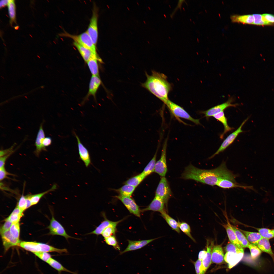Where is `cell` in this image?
Returning a JSON list of instances; mask_svg holds the SVG:
<instances>
[{
	"label": "cell",
	"instance_id": "obj_1",
	"mask_svg": "<svg viewBox=\"0 0 274 274\" xmlns=\"http://www.w3.org/2000/svg\"><path fill=\"white\" fill-rule=\"evenodd\" d=\"M236 176L227 168L225 162L218 167L211 169H200L190 164L186 167L181 178L185 179H192L200 182L213 186L222 179L236 182Z\"/></svg>",
	"mask_w": 274,
	"mask_h": 274
},
{
	"label": "cell",
	"instance_id": "obj_2",
	"mask_svg": "<svg viewBox=\"0 0 274 274\" xmlns=\"http://www.w3.org/2000/svg\"><path fill=\"white\" fill-rule=\"evenodd\" d=\"M145 74L147 80L142 86L164 103L169 99L168 94L172 88L166 76L155 71H152L150 75L146 72Z\"/></svg>",
	"mask_w": 274,
	"mask_h": 274
},
{
	"label": "cell",
	"instance_id": "obj_3",
	"mask_svg": "<svg viewBox=\"0 0 274 274\" xmlns=\"http://www.w3.org/2000/svg\"><path fill=\"white\" fill-rule=\"evenodd\" d=\"M19 246L33 253L39 252H56L60 254L67 253L65 248L60 249L44 243L32 242H21Z\"/></svg>",
	"mask_w": 274,
	"mask_h": 274
},
{
	"label": "cell",
	"instance_id": "obj_4",
	"mask_svg": "<svg viewBox=\"0 0 274 274\" xmlns=\"http://www.w3.org/2000/svg\"><path fill=\"white\" fill-rule=\"evenodd\" d=\"M61 36L70 38L81 46L91 50L95 54H97L96 46L87 31L79 35H72L64 31L61 33Z\"/></svg>",
	"mask_w": 274,
	"mask_h": 274
},
{
	"label": "cell",
	"instance_id": "obj_5",
	"mask_svg": "<svg viewBox=\"0 0 274 274\" xmlns=\"http://www.w3.org/2000/svg\"><path fill=\"white\" fill-rule=\"evenodd\" d=\"M164 104L175 117L187 119L197 125H201L199 119L193 118L182 107L169 99Z\"/></svg>",
	"mask_w": 274,
	"mask_h": 274
},
{
	"label": "cell",
	"instance_id": "obj_6",
	"mask_svg": "<svg viewBox=\"0 0 274 274\" xmlns=\"http://www.w3.org/2000/svg\"><path fill=\"white\" fill-rule=\"evenodd\" d=\"M172 195L168 181L165 177H162L156 190L155 196L160 198L167 205L168 199Z\"/></svg>",
	"mask_w": 274,
	"mask_h": 274
},
{
	"label": "cell",
	"instance_id": "obj_7",
	"mask_svg": "<svg viewBox=\"0 0 274 274\" xmlns=\"http://www.w3.org/2000/svg\"><path fill=\"white\" fill-rule=\"evenodd\" d=\"M98 18L97 8L95 4L92 10V14L86 31L96 46L97 43L98 36Z\"/></svg>",
	"mask_w": 274,
	"mask_h": 274
},
{
	"label": "cell",
	"instance_id": "obj_8",
	"mask_svg": "<svg viewBox=\"0 0 274 274\" xmlns=\"http://www.w3.org/2000/svg\"><path fill=\"white\" fill-rule=\"evenodd\" d=\"M249 118V117H248L246 118L242 123L237 129L230 134L226 138L218 150L209 158V159L212 158L216 155L224 151L232 143L239 134L243 132V131L242 130V127Z\"/></svg>",
	"mask_w": 274,
	"mask_h": 274
},
{
	"label": "cell",
	"instance_id": "obj_9",
	"mask_svg": "<svg viewBox=\"0 0 274 274\" xmlns=\"http://www.w3.org/2000/svg\"><path fill=\"white\" fill-rule=\"evenodd\" d=\"M49 230V234L52 235H58L64 237L68 241L69 238L79 239L69 235L66 233L62 226L54 218L52 215L50 224L48 227Z\"/></svg>",
	"mask_w": 274,
	"mask_h": 274
},
{
	"label": "cell",
	"instance_id": "obj_10",
	"mask_svg": "<svg viewBox=\"0 0 274 274\" xmlns=\"http://www.w3.org/2000/svg\"><path fill=\"white\" fill-rule=\"evenodd\" d=\"M167 139L163 144L160 159L156 162L154 172L161 177H165L167 171L166 162V150L167 145Z\"/></svg>",
	"mask_w": 274,
	"mask_h": 274
},
{
	"label": "cell",
	"instance_id": "obj_11",
	"mask_svg": "<svg viewBox=\"0 0 274 274\" xmlns=\"http://www.w3.org/2000/svg\"><path fill=\"white\" fill-rule=\"evenodd\" d=\"M234 99L233 97L229 98L228 100L222 104L218 105L205 111H201L200 113L204 114L205 116L208 118L213 116L214 115L224 111V110L229 107H236L238 104H233Z\"/></svg>",
	"mask_w": 274,
	"mask_h": 274
},
{
	"label": "cell",
	"instance_id": "obj_12",
	"mask_svg": "<svg viewBox=\"0 0 274 274\" xmlns=\"http://www.w3.org/2000/svg\"><path fill=\"white\" fill-rule=\"evenodd\" d=\"M120 200L129 211L135 216L140 217L141 210L134 200L130 197L123 196L120 195L115 197Z\"/></svg>",
	"mask_w": 274,
	"mask_h": 274
},
{
	"label": "cell",
	"instance_id": "obj_13",
	"mask_svg": "<svg viewBox=\"0 0 274 274\" xmlns=\"http://www.w3.org/2000/svg\"><path fill=\"white\" fill-rule=\"evenodd\" d=\"M0 234L6 251L12 246H19L21 241L19 239L14 238L11 234L9 230L1 232Z\"/></svg>",
	"mask_w": 274,
	"mask_h": 274
},
{
	"label": "cell",
	"instance_id": "obj_14",
	"mask_svg": "<svg viewBox=\"0 0 274 274\" xmlns=\"http://www.w3.org/2000/svg\"><path fill=\"white\" fill-rule=\"evenodd\" d=\"M165 204L160 198L155 196L150 203L146 208L141 210L144 212L148 211L158 212L161 213L166 211L165 209Z\"/></svg>",
	"mask_w": 274,
	"mask_h": 274
},
{
	"label": "cell",
	"instance_id": "obj_15",
	"mask_svg": "<svg viewBox=\"0 0 274 274\" xmlns=\"http://www.w3.org/2000/svg\"><path fill=\"white\" fill-rule=\"evenodd\" d=\"M159 238L140 241H131L128 240V245L127 247L120 254H122L127 252L141 249Z\"/></svg>",
	"mask_w": 274,
	"mask_h": 274
},
{
	"label": "cell",
	"instance_id": "obj_16",
	"mask_svg": "<svg viewBox=\"0 0 274 274\" xmlns=\"http://www.w3.org/2000/svg\"><path fill=\"white\" fill-rule=\"evenodd\" d=\"M77 142L78 149L80 157L86 167H88L91 163L90 156L89 152L81 142L78 136L74 132Z\"/></svg>",
	"mask_w": 274,
	"mask_h": 274
},
{
	"label": "cell",
	"instance_id": "obj_17",
	"mask_svg": "<svg viewBox=\"0 0 274 274\" xmlns=\"http://www.w3.org/2000/svg\"><path fill=\"white\" fill-rule=\"evenodd\" d=\"M244 253L236 254L230 252H226L224 256V260L228 264L231 269L236 265L242 259Z\"/></svg>",
	"mask_w": 274,
	"mask_h": 274
},
{
	"label": "cell",
	"instance_id": "obj_18",
	"mask_svg": "<svg viewBox=\"0 0 274 274\" xmlns=\"http://www.w3.org/2000/svg\"><path fill=\"white\" fill-rule=\"evenodd\" d=\"M224 256L223 249L221 245H216L213 247L211 253L212 263L217 264L222 263L224 260Z\"/></svg>",
	"mask_w": 274,
	"mask_h": 274
},
{
	"label": "cell",
	"instance_id": "obj_19",
	"mask_svg": "<svg viewBox=\"0 0 274 274\" xmlns=\"http://www.w3.org/2000/svg\"><path fill=\"white\" fill-rule=\"evenodd\" d=\"M73 44L77 48L83 60L86 63L92 58H100L97 54H95L91 50L77 43L74 41Z\"/></svg>",
	"mask_w": 274,
	"mask_h": 274
},
{
	"label": "cell",
	"instance_id": "obj_20",
	"mask_svg": "<svg viewBox=\"0 0 274 274\" xmlns=\"http://www.w3.org/2000/svg\"><path fill=\"white\" fill-rule=\"evenodd\" d=\"M101 83V81L99 76H92L89 83V90L86 98L90 96H92L95 98L96 93Z\"/></svg>",
	"mask_w": 274,
	"mask_h": 274
},
{
	"label": "cell",
	"instance_id": "obj_21",
	"mask_svg": "<svg viewBox=\"0 0 274 274\" xmlns=\"http://www.w3.org/2000/svg\"><path fill=\"white\" fill-rule=\"evenodd\" d=\"M216 185L224 189H229L233 188H241L245 189H253L251 186H246L238 184L237 182H233L229 180L222 179L218 182Z\"/></svg>",
	"mask_w": 274,
	"mask_h": 274
},
{
	"label": "cell",
	"instance_id": "obj_22",
	"mask_svg": "<svg viewBox=\"0 0 274 274\" xmlns=\"http://www.w3.org/2000/svg\"><path fill=\"white\" fill-rule=\"evenodd\" d=\"M42 125L43 124H41L40 126L35 142V145L36 148L35 152L37 156L39 155L41 151L46 150L43 145V141L45 138V134Z\"/></svg>",
	"mask_w": 274,
	"mask_h": 274
},
{
	"label": "cell",
	"instance_id": "obj_23",
	"mask_svg": "<svg viewBox=\"0 0 274 274\" xmlns=\"http://www.w3.org/2000/svg\"><path fill=\"white\" fill-rule=\"evenodd\" d=\"M232 22L243 24H253L254 18L253 14L240 15L233 14L230 16Z\"/></svg>",
	"mask_w": 274,
	"mask_h": 274
},
{
	"label": "cell",
	"instance_id": "obj_24",
	"mask_svg": "<svg viewBox=\"0 0 274 274\" xmlns=\"http://www.w3.org/2000/svg\"><path fill=\"white\" fill-rule=\"evenodd\" d=\"M213 116L221 123L224 126V132L220 136V138L221 139L223 138L225 134L226 133L234 129V128L230 127L228 125L227 119L225 115L224 111L215 114Z\"/></svg>",
	"mask_w": 274,
	"mask_h": 274
},
{
	"label": "cell",
	"instance_id": "obj_25",
	"mask_svg": "<svg viewBox=\"0 0 274 274\" xmlns=\"http://www.w3.org/2000/svg\"><path fill=\"white\" fill-rule=\"evenodd\" d=\"M209 244L208 241H207V252L201 261L202 266L205 273L210 265L212 262L211 253L212 245V244L209 245Z\"/></svg>",
	"mask_w": 274,
	"mask_h": 274
},
{
	"label": "cell",
	"instance_id": "obj_26",
	"mask_svg": "<svg viewBox=\"0 0 274 274\" xmlns=\"http://www.w3.org/2000/svg\"><path fill=\"white\" fill-rule=\"evenodd\" d=\"M227 223L223 225L225 228L228 238L230 242L234 244L239 247H242L240 245L237 240L234 231L228 220Z\"/></svg>",
	"mask_w": 274,
	"mask_h": 274
},
{
	"label": "cell",
	"instance_id": "obj_27",
	"mask_svg": "<svg viewBox=\"0 0 274 274\" xmlns=\"http://www.w3.org/2000/svg\"><path fill=\"white\" fill-rule=\"evenodd\" d=\"M257 246L261 251L269 254L274 261V254L272 250L269 239L262 237L259 241Z\"/></svg>",
	"mask_w": 274,
	"mask_h": 274
},
{
	"label": "cell",
	"instance_id": "obj_28",
	"mask_svg": "<svg viewBox=\"0 0 274 274\" xmlns=\"http://www.w3.org/2000/svg\"><path fill=\"white\" fill-rule=\"evenodd\" d=\"M240 230L244 234L250 244L257 246L259 241L263 237L259 232Z\"/></svg>",
	"mask_w": 274,
	"mask_h": 274
},
{
	"label": "cell",
	"instance_id": "obj_29",
	"mask_svg": "<svg viewBox=\"0 0 274 274\" xmlns=\"http://www.w3.org/2000/svg\"><path fill=\"white\" fill-rule=\"evenodd\" d=\"M98 61L102 62L100 58H91L86 63L92 75L99 76Z\"/></svg>",
	"mask_w": 274,
	"mask_h": 274
},
{
	"label": "cell",
	"instance_id": "obj_30",
	"mask_svg": "<svg viewBox=\"0 0 274 274\" xmlns=\"http://www.w3.org/2000/svg\"><path fill=\"white\" fill-rule=\"evenodd\" d=\"M102 215L104 218V220L93 231L87 234H94L98 235L101 234L103 230L107 227L114 223L113 221L108 219L103 213Z\"/></svg>",
	"mask_w": 274,
	"mask_h": 274
},
{
	"label": "cell",
	"instance_id": "obj_31",
	"mask_svg": "<svg viewBox=\"0 0 274 274\" xmlns=\"http://www.w3.org/2000/svg\"><path fill=\"white\" fill-rule=\"evenodd\" d=\"M161 214V216L172 229L178 233H180V230L178 227V221L169 215L166 211H164Z\"/></svg>",
	"mask_w": 274,
	"mask_h": 274
},
{
	"label": "cell",
	"instance_id": "obj_32",
	"mask_svg": "<svg viewBox=\"0 0 274 274\" xmlns=\"http://www.w3.org/2000/svg\"><path fill=\"white\" fill-rule=\"evenodd\" d=\"M232 226L240 246L243 248L248 247L250 243L244 234L236 227Z\"/></svg>",
	"mask_w": 274,
	"mask_h": 274
},
{
	"label": "cell",
	"instance_id": "obj_33",
	"mask_svg": "<svg viewBox=\"0 0 274 274\" xmlns=\"http://www.w3.org/2000/svg\"><path fill=\"white\" fill-rule=\"evenodd\" d=\"M158 149V148L152 159L141 173L145 177L151 173L154 172Z\"/></svg>",
	"mask_w": 274,
	"mask_h": 274
},
{
	"label": "cell",
	"instance_id": "obj_34",
	"mask_svg": "<svg viewBox=\"0 0 274 274\" xmlns=\"http://www.w3.org/2000/svg\"><path fill=\"white\" fill-rule=\"evenodd\" d=\"M56 185L54 184L50 189L46 191L36 194L28 195L31 203L32 205L37 204L41 198L44 195L50 192L54 191L56 189Z\"/></svg>",
	"mask_w": 274,
	"mask_h": 274
},
{
	"label": "cell",
	"instance_id": "obj_35",
	"mask_svg": "<svg viewBox=\"0 0 274 274\" xmlns=\"http://www.w3.org/2000/svg\"><path fill=\"white\" fill-rule=\"evenodd\" d=\"M135 187L131 185L125 184L122 187L116 190L121 195L130 197L134 191Z\"/></svg>",
	"mask_w": 274,
	"mask_h": 274
},
{
	"label": "cell",
	"instance_id": "obj_36",
	"mask_svg": "<svg viewBox=\"0 0 274 274\" xmlns=\"http://www.w3.org/2000/svg\"><path fill=\"white\" fill-rule=\"evenodd\" d=\"M123 219L115 221L113 224L105 228L102 231L101 234L104 238L108 237L114 234L116 231V227L118 224Z\"/></svg>",
	"mask_w": 274,
	"mask_h": 274
},
{
	"label": "cell",
	"instance_id": "obj_37",
	"mask_svg": "<svg viewBox=\"0 0 274 274\" xmlns=\"http://www.w3.org/2000/svg\"><path fill=\"white\" fill-rule=\"evenodd\" d=\"M47 263L51 267L59 272L65 271L73 274H77V273L72 272L64 267L59 262L54 259L50 258Z\"/></svg>",
	"mask_w": 274,
	"mask_h": 274
},
{
	"label": "cell",
	"instance_id": "obj_38",
	"mask_svg": "<svg viewBox=\"0 0 274 274\" xmlns=\"http://www.w3.org/2000/svg\"><path fill=\"white\" fill-rule=\"evenodd\" d=\"M22 212L16 206L7 218L12 224L19 222L22 216Z\"/></svg>",
	"mask_w": 274,
	"mask_h": 274
},
{
	"label": "cell",
	"instance_id": "obj_39",
	"mask_svg": "<svg viewBox=\"0 0 274 274\" xmlns=\"http://www.w3.org/2000/svg\"><path fill=\"white\" fill-rule=\"evenodd\" d=\"M145 178V177L141 173L125 181V183L136 187L140 184Z\"/></svg>",
	"mask_w": 274,
	"mask_h": 274
},
{
	"label": "cell",
	"instance_id": "obj_40",
	"mask_svg": "<svg viewBox=\"0 0 274 274\" xmlns=\"http://www.w3.org/2000/svg\"><path fill=\"white\" fill-rule=\"evenodd\" d=\"M179 227L181 230L187 236L193 241L195 242V239L192 236L191 233V230L189 225L187 223L184 221H180L178 220V221Z\"/></svg>",
	"mask_w": 274,
	"mask_h": 274
},
{
	"label": "cell",
	"instance_id": "obj_41",
	"mask_svg": "<svg viewBox=\"0 0 274 274\" xmlns=\"http://www.w3.org/2000/svg\"><path fill=\"white\" fill-rule=\"evenodd\" d=\"M226 252H230L236 254L244 253V249L242 247H239L234 244L230 242L225 247Z\"/></svg>",
	"mask_w": 274,
	"mask_h": 274
},
{
	"label": "cell",
	"instance_id": "obj_42",
	"mask_svg": "<svg viewBox=\"0 0 274 274\" xmlns=\"http://www.w3.org/2000/svg\"><path fill=\"white\" fill-rule=\"evenodd\" d=\"M7 6L10 23H12L14 21L15 18V7L14 1L10 0Z\"/></svg>",
	"mask_w": 274,
	"mask_h": 274
},
{
	"label": "cell",
	"instance_id": "obj_43",
	"mask_svg": "<svg viewBox=\"0 0 274 274\" xmlns=\"http://www.w3.org/2000/svg\"><path fill=\"white\" fill-rule=\"evenodd\" d=\"M258 232L264 238L269 239L274 237L272 230L266 228H256Z\"/></svg>",
	"mask_w": 274,
	"mask_h": 274
},
{
	"label": "cell",
	"instance_id": "obj_44",
	"mask_svg": "<svg viewBox=\"0 0 274 274\" xmlns=\"http://www.w3.org/2000/svg\"><path fill=\"white\" fill-rule=\"evenodd\" d=\"M9 231L11 234L14 238L19 239L20 231L19 222L12 224Z\"/></svg>",
	"mask_w": 274,
	"mask_h": 274
},
{
	"label": "cell",
	"instance_id": "obj_45",
	"mask_svg": "<svg viewBox=\"0 0 274 274\" xmlns=\"http://www.w3.org/2000/svg\"><path fill=\"white\" fill-rule=\"evenodd\" d=\"M248 248L249 249L251 256L253 259L257 258L261 253L262 251L256 245L250 244Z\"/></svg>",
	"mask_w": 274,
	"mask_h": 274
},
{
	"label": "cell",
	"instance_id": "obj_46",
	"mask_svg": "<svg viewBox=\"0 0 274 274\" xmlns=\"http://www.w3.org/2000/svg\"><path fill=\"white\" fill-rule=\"evenodd\" d=\"M253 15L254 18V25L262 26L271 25L265 20L262 14H253Z\"/></svg>",
	"mask_w": 274,
	"mask_h": 274
},
{
	"label": "cell",
	"instance_id": "obj_47",
	"mask_svg": "<svg viewBox=\"0 0 274 274\" xmlns=\"http://www.w3.org/2000/svg\"><path fill=\"white\" fill-rule=\"evenodd\" d=\"M104 238L105 241L107 244L112 246L116 250H120L119 246L114 235H112Z\"/></svg>",
	"mask_w": 274,
	"mask_h": 274
},
{
	"label": "cell",
	"instance_id": "obj_48",
	"mask_svg": "<svg viewBox=\"0 0 274 274\" xmlns=\"http://www.w3.org/2000/svg\"><path fill=\"white\" fill-rule=\"evenodd\" d=\"M26 196L22 195L20 198L16 206L23 212L26 209Z\"/></svg>",
	"mask_w": 274,
	"mask_h": 274
},
{
	"label": "cell",
	"instance_id": "obj_49",
	"mask_svg": "<svg viewBox=\"0 0 274 274\" xmlns=\"http://www.w3.org/2000/svg\"><path fill=\"white\" fill-rule=\"evenodd\" d=\"M196 274H204L202 266V261L198 259L196 261L193 262Z\"/></svg>",
	"mask_w": 274,
	"mask_h": 274
},
{
	"label": "cell",
	"instance_id": "obj_50",
	"mask_svg": "<svg viewBox=\"0 0 274 274\" xmlns=\"http://www.w3.org/2000/svg\"><path fill=\"white\" fill-rule=\"evenodd\" d=\"M33 253L41 260L46 262L51 258V255L47 252H35Z\"/></svg>",
	"mask_w": 274,
	"mask_h": 274
},
{
	"label": "cell",
	"instance_id": "obj_51",
	"mask_svg": "<svg viewBox=\"0 0 274 274\" xmlns=\"http://www.w3.org/2000/svg\"><path fill=\"white\" fill-rule=\"evenodd\" d=\"M12 224L10 221L6 218L5 220L4 224L0 228V233L9 230Z\"/></svg>",
	"mask_w": 274,
	"mask_h": 274
},
{
	"label": "cell",
	"instance_id": "obj_52",
	"mask_svg": "<svg viewBox=\"0 0 274 274\" xmlns=\"http://www.w3.org/2000/svg\"><path fill=\"white\" fill-rule=\"evenodd\" d=\"M8 175L13 176V174L10 173L6 170L5 167L0 168V180L1 181L5 179L8 178Z\"/></svg>",
	"mask_w": 274,
	"mask_h": 274
},
{
	"label": "cell",
	"instance_id": "obj_53",
	"mask_svg": "<svg viewBox=\"0 0 274 274\" xmlns=\"http://www.w3.org/2000/svg\"><path fill=\"white\" fill-rule=\"evenodd\" d=\"M262 15L265 20L271 25L274 23V15L265 13L262 14Z\"/></svg>",
	"mask_w": 274,
	"mask_h": 274
},
{
	"label": "cell",
	"instance_id": "obj_54",
	"mask_svg": "<svg viewBox=\"0 0 274 274\" xmlns=\"http://www.w3.org/2000/svg\"><path fill=\"white\" fill-rule=\"evenodd\" d=\"M15 144H14L10 148L6 149L1 150L0 151V157L7 155L9 153L12 152H14L13 150V147Z\"/></svg>",
	"mask_w": 274,
	"mask_h": 274
},
{
	"label": "cell",
	"instance_id": "obj_55",
	"mask_svg": "<svg viewBox=\"0 0 274 274\" xmlns=\"http://www.w3.org/2000/svg\"><path fill=\"white\" fill-rule=\"evenodd\" d=\"M13 152H11L7 155L0 157V168L5 166V163L6 160Z\"/></svg>",
	"mask_w": 274,
	"mask_h": 274
},
{
	"label": "cell",
	"instance_id": "obj_56",
	"mask_svg": "<svg viewBox=\"0 0 274 274\" xmlns=\"http://www.w3.org/2000/svg\"><path fill=\"white\" fill-rule=\"evenodd\" d=\"M52 142V140L51 138L49 137H45L43 140V146L45 148L46 147L51 145Z\"/></svg>",
	"mask_w": 274,
	"mask_h": 274
},
{
	"label": "cell",
	"instance_id": "obj_57",
	"mask_svg": "<svg viewBox=\"0 0 274 274\" xmlns=\"http://www.w3.org/2000/svg\"><path fill=\"white\" fill-rule=\"evenodd\" d=\"M207 252V251L204 250L200 251L198 253V259L202 261Z\"/></svg>",
	"mask_w": 274,
	"mask_h": 274
},
{
	"label": "cell",
	"instance_id": "obj_58",
	"mask_svg": "<svg viewBox=\"0 0 274 274\" xmlns=\"http://www.w3.org/2000/svg\"><path fill=\"white\" fill-rule=\"evenodd\" d=\"M9 0H2L0 2V8L3 7L7 5H8L9 3Z\"/></svg>",
	"mask_w": 274,
	"mask_h": 274
},
{
	"label": "cell",
	"instance_id": "obj_59",
	"mask_svg": "<svg viewBox=\"0 0 274 274\" xmlns=\"http://www.w3.org/2000/svg\"><path fill=\"white\" fill-rule=\"evenodd\" d=\"M272 231L273 234H274V229L272 230Z\"/></svg>",
	"mask_w": 274,
	"mask_h": 274
},
{
	"label": "cell",
	"instance_id": "obj_60",
	"mask_svg": "<svg viewBox=\"0 0 274 274\" xmlns=\"http://www.w3.org/2000/svg\"><path fill=\"white\" fill-rule=\"evenodd\" d=\"M164 17L165 18H166V15H165V14H164Z\"/></svg>",
	"mask_w": 274,
	"mask_h": 274
},
{
	"label": "cell",
	"instance_id": "obj_61",
	"mask_svg": "<svg viewBox=\"0 0 274 274\" xmlns=\"http://www.w3.org/2000/svg\"><path fill=\"white\" fill-rule=\"evenodd\" d=\"M183 9L184 11L185 10L184 8H183Z\"/></svg>",
	"mask_w": 274,
	"mask_h": 274
},
{
	"label": "cell",
	"instance_id": "obj_62",
	"mask_svg": "<svg viewBox=\"0 0 274 274\" xmlns=\"http://www.w3.org/2000/svg\"><path fill=\"white\" fill-rule=\"evenodd\" d=\"M190 20L191 21H192V20L190 19Z\"/></svg>",
	"mask_w": 274,
	"mask_h": 274
},
{
	"label": "cell",
	"instance_id": "obj_63",
	"mask_svg": "<svg viewBox=\"0 0 274 274\" xmlns=\"http://www.w3.org/2000/svg\"><path fill=\"white\" fill-rule=\"evenodd\" d=\"M169 6L170 8H171V6L170 5H169Z\"/></svg>",
	"mask_w": 274,
	"mask_h": 274
},
{
	"label": "cell",
	"instance_id": "obj_64",
	"mask_svg": "<svg viewBox=\"0 0 274 274\" xmlns=\"http://www.w3.org/2000/svg\"><path fill=\"white\" fill-rule=\"evenodd\" d=\"M169 39H171L170 38V37H169Z\"/></svg>",
	"mask_w": 274,
	"mask_h": 274
}]
</instances>
